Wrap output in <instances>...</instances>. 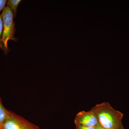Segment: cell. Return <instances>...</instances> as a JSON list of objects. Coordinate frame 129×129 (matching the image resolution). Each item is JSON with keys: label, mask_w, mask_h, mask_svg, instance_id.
I'll return each mask as SVG.
<instances>
[{"label": "cell", "mask_w": 129, "mask_h": 129, "mask_svg": "<svg viewBox=\"0 0 129 129\" xmlns=\"http://www.w3.org/2000/svg\"><path fill=\"white\" fill-rule=\"evenodd\" d=\"M91 109L104 129H118L124 127L122 123L123 114L113 108L108 102L96 104Z\"/></svg>", "instance_id": "cell-1"}, {"label": "cell", "mask_w": 129, "mask_h": 129, "mask_svg": "<svg viewBox=\"0 0 129 129\" xmlns=\"http://www.w3.org/2000/svg\"><path fill=\"white\" fill-rule=\"evenodd\" d=\"M1 14L3 24L2 41L3 51L5 55H6L9 52L8 46V41L11 40L17 42L18 39L14 36L16 32V28L15 23L13 22L14 16L12 11L8 7H6L3 9Z\"/></svg>", "instance_id": "cell-2"}, {"label": "cell", "mask_w": 129, "mask_h": 129, "mask_svg": "<svg viewBox=\"0 0 129 129\" xmlns=\"http://www.w3.org/2000/svg\"><path fill=\"white\" fill-rule=\"evenodd\" d=\"M0 129H41L22 117L9 111V115Z\"/></svg>", "instance_id": "cell-3"}, {"label": "cell", "mask_w": 129, "mask_h": 129, "mask_svg": "<svg viewBox=\"0 0 129 129\" xmlns=\"http://www.w3.org/2000/svg\"><path fill=\"white\" fill-rule=\"evenodd\" d=\"M75 125L88 127H96L99 122L95 113L92 109L78 113L74 119Z\"/></svg>", "instance_id": "cell-4"}, {"label": "cell", "mask_w": 129, "mask_h": 129, "mask_svg": "<svg viewBox=\"0 0 129 129\" xmlns=\"http://www.w3.org/2000/svg\"><path fill=\"white\" fill-rule=\"evenodd\" d=\"M9 111L5 108L0 97V126L5 122L9 115Z\"/></svg>", "instance_id": "cell-5"}, {"label": "cell", "mask_w": 129, "mask_h": 129, "mask_svg": "<svg viewBox=\"0 0 129 129\" xmlns=\"http://www.w3.org/2000/svg\"><path fill=\"white\" fill-rule=\"evenodd\" d=\"M21 1V0H9L7 2V7H9L13 12L14 18L16 16L18 6Z\"/></svg>", "instance_id": "cell-6"}, {"label": "cell", "mask_w": 129, "mask_h": 129, "mask_svg": "<svg viewBox=\"0 0 129 129\" xmlns=\"http://www.w3.org/2000/svg\"><path fill=\"white\" fill-rule=\"evenodd\" d=\"M3 24L2 15L0 14V49L3 51V44L2 41L3 33Z\"/></svg>", "instance_id": "cell-7"}, {"label": "cell", "mask_w": 129, "mask_h": 129, "mask_svg": "<svg viewBox=\"0 0 129 129\" xmlns=\"http://www.w3.org/2000/svg\"><path fill=\"white\" fill-rule=\"evenodd\" d=\"M7 2V1L6 0H0V12L5 8Z\"/></svg>", "instance_id": "cell-8"}, {"label": "cell", "mask_w": 129, "mask_h": 129, "mask_svg": "<svg viewBox=\"0 0 129 129\" xmlns=\"http://www.w3.org/2000/svg\"><path fill=\"white\" fill-rule=\"evenodd\" d=\"M76 125V129H96V127H88L81 126L78 125Z\"/></svg>", "instance_id": "cell-9"}, {"label": "cell", "mask_w": 129, "mask_h": 129, "mask_svg": "<svg viewBox=\"0 0 129 129\" xmlns=\"http://www.w3.org/2000/svg\"><path fill=\"white\" fill-rule=\"evenodd\" d=\"M96 129H105L103 127H102L101 125V124H99L96 127Z\"/></svg>", "instance_id": "cell-10"}, {"label": "cell", "mask_w": 129, "mask_h": 129, "mask_svg": "<svg viewBox=\"0 0 129 129\" xmlns=\"http://www.w3.org/2000/svg\"><path fill=\"white\" fill-rule=\"evenodd\" d=\"M118 129H125L124 127H122V128H119Z\"/></svg>", "instance_id": "cell-11"}]
</instances>
